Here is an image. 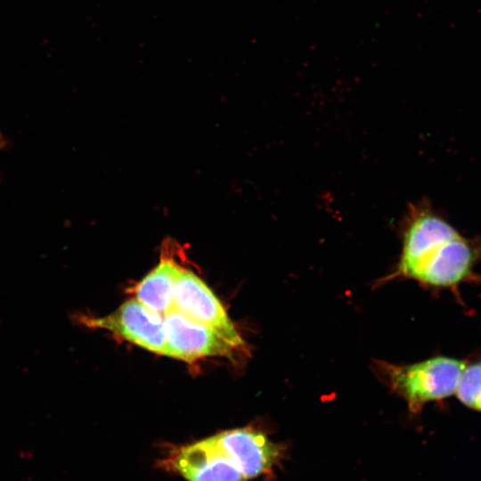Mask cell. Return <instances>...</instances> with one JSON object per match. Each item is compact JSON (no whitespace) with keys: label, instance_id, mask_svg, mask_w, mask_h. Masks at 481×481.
<instances>
[{"label":"cell","instance_id":"obj_9","mask_svg":"<svg viewBox=\"0 0 481 481\" xmlns=\"http://www.w3.org/2000/svg\"><path fill=\"white\" fill-rule=\"evenodd\" d=\"M455 393L463 404L481 412V361L465 366Z\"/></svg>","mask_w":481,"mask_h":481},{"label":"cell","instance_id":"obj_5","mask_svg":"<svg viewBox=\"0 0 481 481\" xmlns=\"http://www.w3.org/2000/svg\"><path fill=\"white\" fill-rule=\"evenodd\" d=\"M163 323L169 357L191 363L206 356H230L235 349L215 330L175 307L163 315Z\"/></svg>","mask_w":481,"mask_h":481},{"label":"cell","instance_id":"obj_6","mask_svg":"<svg viewBox=\"0 0 481 481\" xmlns=\"http://www.w3.org/2000/svg\"><path fill=\"white\" fill-rule=\"evenodd\" d=\"M248 478L270 470L281 455L279 444L249 428L226 430L209 437Z\"/></svg>","mask_w":481,"mask_h":481},{"label":"cell","instance_id":"obj_2","mask_svg":"<svg viewBox=\"0 0 481 481\" xmlns=\"http://www.w3.org/2000/svg\"><path fill=\"white\" fill-rule=\"evenodd\" d=\"M379 366L391 390L406 401L412 412H418L426 403L455 393L465 363L438 356L409 365L382 363Z\"/></svg>","mask_w":481,"mask_h":481},{"label":"cell","instance_id":"obj_1","mask_svg":"<svg viewBox=\"0 0 481 481\" xmlns=\"http://www.w3.org/2000/svg\"><path fill=\"white\" fill-rule=\"evenodd\" d=\"M399 274L449 287L469 278L480 252L478 239L464 236L428 202L413 205L403 225Z\"/></svg>","mask_w":481,"mask_h":481},{"label":"cell","instance_id":"obj_7","mask_svg":"<svg viewBox=\"0 0 481 481\" xmlns=\"http://www.w3.org/2000/svg\"><path fill=\"white\" fill-rule=\"evenodd\" d=\"M168 464L188 481H246L232 461L208 438L177 449Z\"/></svg>","mask_w":481,"mask_h":481},{"label":"cell","instance_id":"obj_8","mask_svg":"<svg viewBox=\"0 0 481 481\" xmlns=\"http://www.w3.org/2000/svg\"><path fill=\"white\" fill-rule=\"evenodd\" d=\"M171 249L165 248L158 265L135 287V298L151 311L164 315L173 307V292L181 266Z\"/></svg>","mask_w":481,"mask_h":481},{"label":"cell","instance_id":"obj_3","mask_svg":"<svg viewBox=\"0 0 481 481\" xmlns=\"http://www.w3.org/2000/svg\"><path fill=\"white\" fill-rule=\"evenodd\" d=\"M71 318L86 328L108 330L146 350L169 356L163 316L137 298L126 301L115 312L105 316L76 314Z\"/></svg>","mask_w":481,"mask_h":481},{"label":"cell","instance_id":"obj_4","mask_svg":"<svg viewBox=\"0 0 481 481\" xmlns=\"http://www.w3.org/2000/svg\"><path fill=\"white\" fill-rule=\"evenodd\" d=\"M173 307L215 330L235 349L243 347V339L213 291L194 273L182 267L174 287Z\"/></svg>","mask_w":481,"mask_h":481}]
</instances>
